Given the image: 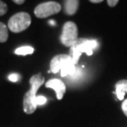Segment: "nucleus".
<instances>
[{
    "label": "nucleus",
    "instance_id": "obj_1",
    "mask_svg": "<svg viewBox=\"0 0 127 127\" xmlns=\"http://www.w3.org/2000/svg\"><path fill=\"white\" fill-rule=\"evenodd\" d=\"M32 88L30 91L26 93L23 98V110L27 114H32L36 110V93L40 87L45 83V78L41 73L33 75L29 81Z\"/></svg>",
    "mask_w": 127,
    "mask_h": 127
},
{
    "label": "nucleus",
    "instance_id": "obj_2",
    "mask_svg": "<svg viewBox=\"0 0 127 127\" xmlns=\"http://www.w3.org/2000/svg\"><path fill=\"white\" fill-rule=\"evenodd\" d=\"M60 70L61 71L62 77L74 74L76 71L75 64L69 55H58L51 60L50 71L54 73H57Z\"/></svg>",
    "mask_w": 127,
    "mask_h": 127
},
{
    "label": "nucleus",
    "instance_id": "obj_3",
    "mask_svg": "<svg viewBox=\"0 0 127 127\" xmlns=\"http://www.w3.org/2000/svg\"><path fill=\"white\" fill-rule=\"evenodd\" d=\"M96 45H97V43L96 40L78 39L77 42L72 47H70L69 56L72 59L73 64H76L78 63L82 53H86L88 55H92L93 53V49Z\"/></svg>",
    "mask_w": 127,
    "mask_h": 127
},
{
    "label": "nucleus",
    "instance_id": "obj_4",
    "mask_svg": "<svg viewBox=\"0 0 127 127\" xmlns=\"http://www.w3.org/2000/svg\"><path fill=\"white\" fill-rule=\"evenodd\" d=\"M32 22L31 16L25 12H17L11 17L9 19L7 27L8 29L12 32L19 33L27 30L30 27Z\"/></svg>",
    "mask_w": 127,
    "mask_h": 127
},
{
    "label": "nucleus",
    "instance_id": "obj_5",
    "mask_svg": "<svg viewBox=\"0 0 127 127\" xmlns=\"http://www.w3.org/2000/svg\"><path fill=\"white\" fill-rule=\"evenodd\" d=\"M78 35L77 25L73 22H67L63 27L60 40L64 45L67 47H72L78 40Z\"/></svg>",
    "mask_w": 127,
    "mask_h": 127
},
{
    "label": "nucleus",
    "instance_id": "obj_6",
    "mask_svg": "<svg viewBox=\"0 0 127 127\" xmlns=\"http://www.w3.org/2000/svg\"><path fill=\"white\" fill-rule=\"evenodd\" d=\"M61 11V5L57 2H46L39 4L34 10L35 17L38 18H45L57 14Z\"/></svg>",
    "mask_w": 127,
    "mask_h": 127
},
{
    "label": "nucleus",
    "instance_id": "obj_7",
    "mask_svg": "<svg viewBox=\"0 0 127 127\" xmlns=\"http://www.w3.org/2000/svg\"><path fill=\"white\" fill-rule=\"evenodd\" d=\"M45 87L52 88L56 93V96L58 100H61L64 96V94L66 92V87L61 80L58 79V78H53L45 83Z\"/></svg>",
    "mask_w": 127,
    "mask_h": 127
},
{
    "label": "nucleus",
    "instance_id": "obj_8",
    "mask_svg": "<svg viewBox=\"0 0 127 127\" xmlns=\"http://www.w3.org/2000/svg\"><path fill=\"white\" fill-rule=\"evenodd\" d=\"M126 93H127V79L118 81L116 83V93L119 100H123Z\"/></svg>",
    "mask_w": 127,
    "mask_h": 127
},
{
    "label": "nucleus",
    "instance_id": "obj_9",
    "mask_svg": "<svg viewBox=\"0 0 127 127\" xmlns=\"http://www.w3.org/2000/svg\"><path fill=\"white\" fill-rule=\"evenodd\" d=\"M79 5L78 0H68L64 2V12L68 15H73L76 13Z\"/></svg>",
    "mask_w": 127,
    "mask_h": 127
},
{
    "label": "nucleus",
    "instance_id": "obj_10",
    "mask_svg": "<svg viewBox=\"0 0 127 127\" xmlns=\"http://www.w3.org/2000/svg\"><path fill=\"white\" fill-rule=\"evenodd\" d=\"M8 39V30L7 26L0 22V43H4Z\"/></svg>",
    "mask_w": 127,
    "mask_h": 127
},
{
    "label": "nucleus",
    "instance_id": "obj_11",
    "mask_svg": "<svg viewBox=\"0 0 127 127\" xmlns=\"http://www.w3.org/2000/svg\"><path fill=\"white\" fill-rule=\"evenodd\" d=\"M34 48L32 46H22L15 50V54L17 55H27L34 53Z\"/></svg>",
    "mask_w": 127,
    "mask_h": 127
},
{
    "label": "nucleus",
    "instance_id": "obj_12",
    "mask_svg": "<svg viewBox=\"0 0 127 127\" xmlns=\"http://www.w3.org/2000/svg\"><path fill=\"white\" fill-rule=\"evenodd\" d=\"M7 12V6L4 2L0 1V16L6 14V12Z\"/></svg>",
    "mask_w": 127,
    "mask_h": 127
},
{
    "label": "nucleus",
    "instance_id": "obj_13",
    "mask_svg": "<svg viewBox=\"0 0 127 127\" xmlns=\"http://www.w3.org/2000/svg\"><path fill=\"white\" fill-rule=\"evenodd\" d=\"M47 101L46 97H45L44 96H38L36 98V103L37 106L39 105H44V104Z\"/></svg>",
    "mask_w": 127,
    "mask_h": 127
},
{
    "label": "nucleus",
    "instance_id": "obj_14",
    "mask_svg": "<svg viewBox=\"0 0 127 127\" xmlns=\"http://www.w3.org/2000/svg\"><path fill=\"white\" fill-rule=\"evenodd\" d=\"M8 79L11 81V82H17V81H19L20 79V76L18 74H17V73H12V74H10L8 76Z\"/></svg>",
    "mask_w": 127,
    "mask_h": 127
},
{
    "label": "nucleus",
    "instance_id": "obj_15",
    "mask_svg": "<svg viewBox=\"0 0 127 127\" xmlns=\"http://www.w3.org/2000/svg\"><path fill=\"white\" fill-rule=\"evenodd\" d=\"M121 108H122L124 114L127 116V99H126L122 102V104H121Z\"/></svg>",
    "mask_w": 127,
    "mask_h": 127
},
{
    "label": "nucleus",
    "instance_id": "obj_16",
    "mask_svg": "<svg viewBox=\"0 0 127 127\" xmlns=\"http://www.w3.org/2000/svg\"><path fill=\"white\" fill-rule=\"evenodd\" d=\"M118 2H119L118 0H108V1H107V4H108V6L113 7L116 6Z\"/></svg>",
    "mask_w": 127,
    "mask_h": 127
},
{
    "label": "nucleus",
    "instance_id": "obj_17",
    "mask_svg": "<svg viewBox=\"0 0 127 127\" xmlns=\"http://www.w3.org/2000/svg\"><path fill=\"white\" fill-rule=\"evenodd\" d=\"M15 3H17V4H22V3H24L25 1L24 0H14L13 1Z\"/></svg>",
    "mask_w": 127,
    "mask_h": 127
},
{
    "label": "nucleus",
    "instance_id": "obj_18",
    "mask_svg": "<svg viewBox=\"0 0 127 127\" xmlns=\"http://www.w3.org/2000/svg\"><path fill=\"white\" fill-rule=\"evenodd\" d=\"M91 2H93V3H99V2H101L102 0H91Z\"/></svg>",
    "mask_w": 127,
    "mask_h": 127
},
{
    "label": "nucleus",
    "instance_id": "obj_19",
    "mask_svg": "<svg viewBox=\"0 0 127 127\" xmlns=\"http://www.w3.org/2000/svg\"><path fill=\"white\" fill-rule=\"evenodd\" d=\"M49 22H50V23L51 24V25H55V21H53V20H50V21Z\"/></svg>",
    "mask_w": 127,
    "mask_h": 127
}]
</instances>
